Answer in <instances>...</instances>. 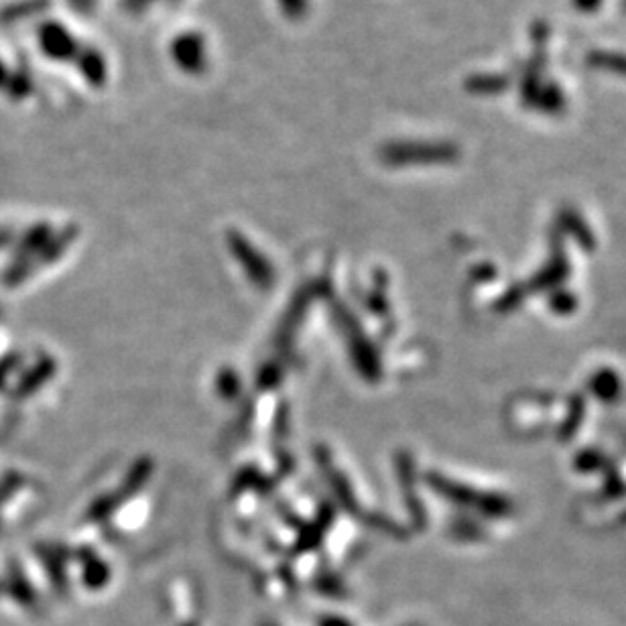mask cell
I'll use <instances>...</instances> for the list:
<instances>
[{
	"mask_svg": "<svg viewBox=\"0 0 626 626\" xmlns=\"http://www.w3.org/2000/svg\"><path fill=\"white\" fill-rule=\"evenodd\" d=\"M382 156L389 163H409V161H446L454 156L449 145L439 143H395L385 146Z\"/></svg>",
	"mask_w": 626,
	"mask_h": 626,
	"instance_id": "6da1fadb",
	"label": "cell"
},
{
	"mask_svg": "<svg viewBox=\"0 0 626 626\" xmlns=\"http://www.w3.org/2000/svg\"><path fill=\"white\" fill-rule=\"evenodd\" d=\"M176 64L187 74H199L206 67V45L202 35L186 33L179 35L171 47Z\"/></svg>",
	"mask_w": 626,
	"mask_h": 626,
	"instance_id": "7a4b0ae2",
	"label": "cell"
},
{
	"mask_svg": "<svg viewBox=\"0 0 626 626\" xmlns=\"http://www.w3.org/2000/svg\"><path fill=\"white\" fill-rule=\"evenodd\" d=\"M41 45L49 57L67 59L76 54V41L62 25H47L41 31Z\"/></svg>",
	"mask_w": 626,
	"mask_h": 626,
	"instance_id": "3957f363",
	"label": "cell"
},
{
	"mask_svg": "<svg viewBox=\"0 0 626 626\" xmlns=\"http://www.w3.org/2000/svg\"><path fill=\"white\" fill-rule=\"evenodd\" d=\"M82 72L92 84H102L106 80V64H104L102 56L96 54V51L82 54Z\"/></svg>",
	"mask_w": 626,
	"mask_h": 626,
	"instance_id": "277c9868",
	"label": "cell"
},
{
	"mask_svg": "<svg viewBox=\"0 0 626 626\" xmlns=\"http://www.w3.org/2000/svg\"><path fill=\"white\" fill-rule=\"evenodd\" d=\"M279 3L289 19H301L308 13V0H279Z\"/></svg>",
	"mask_w": 626,
	"mask_h": 626,
	"instance_id": "5b68a950",
	"label": "cell"
},
{
	"mask_svg": "<svg viewBox=\"0 0 626 626\" xmlns=\"http://www.w3.org/2000/svg\"><path fill=\"white\" fill-rule=\"evenodd\" d=\"M600 66H606L611 69H616V72H622L626 74V57H619V56H600L598 57Z\"/></svg>",
	"mask_w": 626,
	"mask_h": 626,
	"instance_id": "8992f818",
	"label": "cell"
},
{
	"mask_svg": "<svg viewBox=\"0 0 626 626\" xmlns=\"http://www.w3.org/2000/svg\"><path fill=\"white\" fill-rule=\"evenodd\" d=\"M72 3H74V6L77 8V11H86V13H88L90 8H92V5H94V0H72Z\"/></svg>",
	"mask_w": 626,
	"mask_h": 626,
	"instance_id": "52a82bcc",
	"label": "cell"
},
{
	"mask_svg": "<svg viewBox=\"0 0 626 626\" xmlns=\"http://www.w3.org/2000/svg\"><path fill=\"white\" fill-rule=\"evenodd\" d=\"M576 5L580 8H584V11H592V8L600 5V0H576Z\"/></svg>",
	"mask_w": 626,
	"mask_h": 626,
	"instance_id": "ba28073f",
	"label": "cell"
},
{
	"mask_svg": "<svg viewBox=\"0 0 626 626\" xmlns=\"http://www.w3.org/2000/svg\"><path fill=\"white\" fill-rule=\"evenodd\" d=\"M146 3H151V0H126V6L136 11V8H143Z\"/></svg>",
	"mask_w": 626,
	"mask_h": 626,
	"instance_id": "9c48e42d",
	"label": "cell"
},
{
	"mask_svg": "<svg viewBox=\"0 0 626 626\" xmlns=\"http://www.w3.org/2000/svg\"><path fill=\"white\" fill-rule=\"evenodd\" d=\"M624 6H626V0H624Z\"/></svg>",
	"mask_w": 626,
	"mask_h": 626,
	"instance_id": "30bf717a",
	"label": "cell"
}]
</instances>
